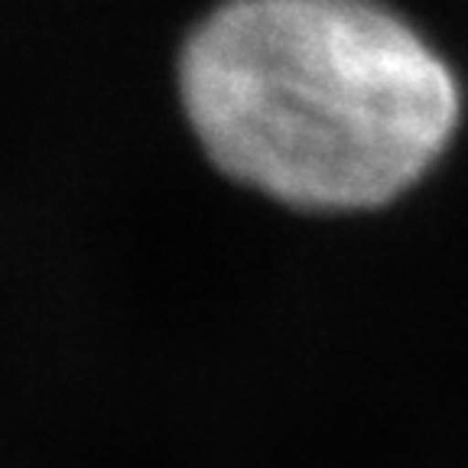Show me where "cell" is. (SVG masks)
I'll return each mask as SVG.
<instances>
[{"instance_id":"6da1fadb","label":"cell","mask_w":468,"mask_h":468,"mask_svg":"<svg viewBox=\"0 0 468 468\" xmlns=\"http://www.w3.org/2000/svg\"><path fill=\"white\" fill-rule=\"evenodd\" d=\"M179 91L221 173L303 212L400 198L462 121L449 62L384 0H225L186 39Z\"/></svg>"}]
</instances>
